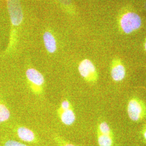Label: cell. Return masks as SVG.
<instances>
[{
  "instance_id": "277c9868",
  "label": "cell",
  "mask_w": 146,
  "mask_h": 146,
  "mask_svg": "<svg viewBox=\"0 0 146 146\" xmlns=\"http://www.w3.org/2000/svg\"><path fill=\"white\" fill-rule=\"evenodd\" d=\"M141 18L135 13L129 12L123 15L121 19V27L123 31L129 34L140 28L141 26Z\"/></svg>"
},
{
  "instance_id": "ba28073f",
  "label": "cell",
  "mask_w": 146,
  "mask_h": 146,
  "mask_svg": "<svg viewBox=\"0 0 146 146\" xmlns=\"http://www.w3.org/2000/svg\"><path fill=\"white\" fill-rule=\"evenodd\" d=\"M43 40L45 48L50 54H53L57 50V42L55 37L49 31H45L43 35Z\"/></svg>"
},
{
  "instance_id": "7c38bea8",
  "label": "cell",
  "mask_w": 146,
  "mask_h": 146,
  "mask_svg": "<svg viewBox=\"0 0 146 146\" xmlns=\"http://www.w3.org/2000/svg\"><path fill=\"white\" fill-rule=\"evenodd\" d=\"M52 137L54 141L58 146H76L58 134L53 135Z\"/></svg>"
},
{
  "instance_id": "8992f818",
  "label": "cell",
  "mask_w": 146,
  "mask_h": 146,
  "mask_svg": "<svg viewBox=\"0 0 146 146\" xmlns=\"http://www.w3.org/2000/svg\"><path fill=\"white\" fill-rule=\"evenodd\" d=\"M17 135L21 140L28 143H36L38 139L33 131L26 127H20L17 129Z\"/></svg>"
},
{
  "instance_id": "9a60e30c",
  "label": "cell",
  "mask_w": 146,
  "mask_h": 146,
  "mask_svg": "<svg viewBox=\"0 0 146 146\" xmlns=\"http://www.w3.org/2000/svg\"><path fill=\"white\" fill-rule=\"evenodd\" d=\"M4 146H27L26 145L14 140H9L7 141Z\"/></svg>"
},
{
  "instance_id": "5b68a950",
  "label": "cell",
  "mask_w": 146,
  "mask_h": 146,
  "mask_svg": "<svg viewBox=\"0 0 146 146\" xmlns=\"http://www.w3.org/2000/svg\"><path fill=\"white\" fill-rule=\"evenodd\" d=\"M127 110L129 118L134 121L141 120L146 114V106L141 101L137 99L130 100Z\"/></svg>"
},
{
  "instance_id": "e0dca14e",
  "label": "cell",
  "mask_w": 146,
  "mask_h": 146,
  "mask_svg": "<svg viewBox=\"0 0 146 146\" xmlns=\"http://www.w3.org/2000/svg\"><path fill=\"white\" fill-rule=\"evenodd\" d=\"M145 48H146V43H145Z\"/></svg>"
},
{
  "instance_id": "8fae6325",
  "label": "cell",
  "mask_w": 146,
  "mask_h": 146,
  "mask_svg": "<svg viewBox=\"0 0 146 146\" xmlns=\"http://www.w3.org/2000/svg\"><path fill=\"white\" fill-rule=\"evenodd\" d=\"M11 113L5 104H0V122H3L10 117Z\"/></svg>"
},
{
  "instance_id": "52a82bcc",
  "label": "cell",
  "mask_w": 146,
  "mask_h": 146,
  "mask_svg": "<svg viewBox=\"0 0 146 146\" xmlns=\"http://www.w3.org/2000/svg\"><path fill=\"white\" fill-rule=\"evenodd\" d=\"M58 114L63 124L64 125H72L76 120V115L73 107L67 110H61L58 108Z\"/></svg>"
},
{
  "instance_id": "3957f363",
  "label": "cell",
  "mask_w": 146,
  "mask_h": 146,
  "mask_svg": "<svg viewBox=\"0 0 146 146\" xmlns=\"http://www.w3.org/2000/svg\"><path fill=\"white\" fill-rule=\"evenodd\" d=\"M78 70L80 75L89 83L96 82L98 74L94 64L88 59H84L79 63Z\"/></svg>"
},
{
  "instance_id": "4fadbf2b",
  "label": "cell",
  "mask_w": 146,
  "mask_h": 146,
  "mask_svg": "<svg viewBox=\"0 0 146 146\" xmlns=\"http://www.w3.org/2000/svg\"><path fill=\"white\" fill-rule=\"evenodd\" d=\"M98 133L104 135L111 136L110 126L106 122H102L100 124L98 128Z\"/></svg>"
},
{
  "instance_id": "9c48e42d",
  "label": "cell",
  "mask_w": 146,
  "mask_h": 146,
  "mask_svg": "<svg viewBox=\"0 0 146 146\" xmlns=\"http://www.w3.org/2000/svg\"><path fill=\"white\" fill-rule=\"evenodd\" d=\"M111 76L115 81H120L125 78V69L122 63L117 62L113 63L111 69Z\"/></svg>"
},
{
  "instance_id": "5bb4252c",
  "label": "cell",
  "mask_w": 146,
  "mask_h": 146,
  "mask_svg": "<svg viewBox=\"0 0 146 146\" xmlns=\"http://www.w3.org/2000/svg\"><path fill=\"white\" fill-rule=\"evenodd\" d=\"M72 107V106L70 102L68 101V100H64L62 101L60 104V107L59 108L61 110H67Z\"/></svg>"
},
{
  "instance_id": "2e32d148",
  "label": "cell",
  "mask_w": 146,
  "mask_h": 146,
  "mask_svg": "<svg viewBox=\"0 0 146 146\" xmlns=\"http://www.w3.org/2000/svg\"><path fill=\"white\" fill-rule=\"evenodd\" d=\"M143 137H144L145 139L146 140V129L143 132Z\"/></svg>"
},
{
  "instance_id": "6da1fadb",
  "label": "cell",
  "mask_w": 146,
  "mask_h": 146,
  "mask_svg": "<svg viewBox=\"0 0 146 146\" xmlns=\"http://www.w3.org/2000/svg\"><path fill=\"white\" fill-rule=\"evenodd\" d=\"M7 8L11 25V42L15 40L17 28L23 20V13L20 0H7Z\"/></svg>"
},
{
  "instance_id": "7a4b0ae2",
  "label": "cell",
  "mask_w": 146,
  "mask_h": 146,
  "mask_svg": "<svg viewBox=\"0 0 146 146\" xmlns=\"http://www.w3.org/2000/svg\"><path fill=\"white\" fill-rule=\"evenodd\" d=\"M27 81L32 93L36 95H41L44 92L45 79L38 70L33 68L27 69L26 72Z\"/></svg>"
},
{
  "instance_id": "30bf717a",
  "label": "cell",
  "mask_w": 146,
  "mask_h": 146,
  "mask_svg": "<svg viewBox=\"0 0 146 146\" xmlns=\"http://www.w3.org/2000/svg\"><path fill=\"white\" fill-rule=\"evenodd\" d=\"M98 142L100 146H112L113 140L111 136L101 134L98 133Z\"/></svg>"
}]
</instances>
